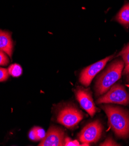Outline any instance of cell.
Masks as SVG:
<instances>
[{
    "instance_id": "cell-8",
    "label": "cell",
    "mask_w": 129,
    "mask_h": 146,
    "mask_svg": "<svg viewBox=\"0 0 129 146\" xmlns=\"http://www.w3.org/2000/svg\"><path fill=\"white\" fill-rule=\"evenodd\" d=\"M75 94L81 108L90 116H93L97 110L91 93L87 90L79 87L75 91Z\"/></svg>"
},
{
    "instance_id": "cell-13",
    "label": "cell",
    "mask_w": 129,
    "mask_h": 146,
    "mask_svg": "<svg viewBox=\"0 0 129 146\" xmlns=\"http://www.w3.org/2000/svg\"><path fill=\"white\" fill-rule=\"evenodd\" d=\"M33 129L37 141L42 140L45 137L46 133L44 129L40 127H34L33 128Z\"/></svg>"
},
{
    "instance_id": "cell-1",
    "label": "cell",
    "mask_w": 129,
    "mask_h": 146,
    "mask_svg": "<svg viewBox=\"0 0 129 146\" xmlns=\"http://www.w3.org/2000/svg\"><path fill=\"white\" fill-rule=\"evenodd\" d=\"M101 108L108 116L110 128L118 137L127 138L129 136V113L119 107L110 105Z\"/></svg>"
},
{
    "instance_id": "cell-2",
    "label": "cell",
    "mask_w": 129,
    "mask_h": 146,
    "mask_svg": "<svg viewBox=\"0 0 129 146\" xmlns=\"http://www.w3.org/2000/svg\"><path fill=\"white\" fill-rule=\"evenodd\" d=\"M124 66L123 61L116 60L102 73L95 83V92L97 96L104 94L121 78Z\"/></svg>"
},
{
    "instance_id": "cell-15",
    "label": "cell",
    "mask_w": 129,
    "mask_h": 146,
    "mask_svg": "<svg viewBox=\"0 0 129 146\" xmlns=\"http://www.w3.org/2000/svg\"><path fill=\"white\" fill-rule=\"evenodd\" d=\"M65 146H77V145H88L87 144L82 143L80 144L79 142L77 140H73L69 137H65Z\"/></svg>"
},
{
    "instance_id": "cell-11",
    "label": "cell",
    "mask_w": 129,
    "mask_h": 146,
    "mask_svg": "<svg viewBox=\"0 0 129 146\" xmlns=\"http://www.w3.org/2000/svg\"><path fill=\"white\" fill-rule=\"evenodd\" d=\"M8 71L9 75L15 78L20 76L23 72L21 66L18 64H13L11 65L8 69Z\"/></svg>"
},
{
    "instance_id": "cell-19",
    "label": "cell",
    "mask_w": 129,
    "mask_h": 146,
    "mask_svg": "<svg viewBox=\"0 0 129 146\" xmlns=\"http://www.w3.org/2000/svg\"><path fill=\"white\" fill-rule=\"evenodd\" d=\"M124 48H126V49H129V44H128L127 46H126Z\"/></svg>"
},
{
    "instance_id": "cell-12",
    "label": "cell",
    "mask_w": 129,
    "mask_h": 146,
    "mask_svg": "<svg viewBox=\"0 0 129 146\" xmlns=\"http://www.w3.org/2000/svg\"><path fill=\"white\" fill-rule=\"evenodd\" d=\"M120 55L122 56L123 62L125 64L123 74L127 75L129 74V49L123 48L120 52Z\"/></svg>"
},
{
    "instance_id": "cell-20",
    "label": "cell",
    "mask_w": 129,
    "mask_h": 146,
    "mask_svg": "<svg viewBox=\"0 0 129 146\" xmlns=\"http://www.w3.org/2000/svg\"><path fill=\"white\" fill-rule=\"evenodd\" d=\"M127 82L129 83V77H128V80H127Z\"/></svg>"
},
{
    "instance_id": "cell-5",
    "label": "cell",
    "mask_w": 129,
    "mask_h": 146,
    "mask_svg": "<svg viewBox=\"0 0 129 146\" xmlns=\"http://www.w3.org/2000/svg\"><path fill=\"white\" fill-rule=\"evenodd\" d=\"M103 126L99 121H94L86 125L79 134L78 137L82 143H96L101 138Z\"/></svg>"
},
{
    "instance_id": "cell-3",
    "label": "cell",
    "mask_w": 129,
    "mask_h": 146,
    "mask_svg": "<svg viewBox=\"0 0 129 146\" xmlns=\"http://www.w3.org/2000/svg\"><path fill=\"white\" fill-rule=\"evenodd\" d=\"M98 104L114 103L126 106L129 104V95L124 87L121 84L113 85L109 90L97 100Z\"/></svg>"
},
{
    "instance_id": "cell-10",
    "label": "cell",
    "mask_w": 129,
    "mask_h": 146,
    "mask_svg": "<svg viewBox=\"0 0 129 146\" xmlns=\"http://www.w3.org/2000/svg\"><path fill=\"white\" fill-rule=\"evenodd\" d=\"M115 21L124 26H129V3L125 4L115 17Z\"/></svg>"
},
{
    "instance_id": "cell-16",
    "label": "cell",
    "mask_w": 129,
    "mask_h": 146,
    "mask_svg": "<svg viewBox=\"0 0 129 146\" xmlns=\"http://www.w3.org/2000/svg\"><path fill=\"white\" fill-rule=\"evenodd\" d=\"M9 77V73L8 69L5 68H0V82L7 80Z\"/></svg>"
},
{
    "instance_id": "cell-6",
    "label": "cell",
    "mask_w": 129,
    "mask_h": 146,
    "mask_svg": "<svg viewBox=\"0 0 129 146\" xmlns=\"http://www.w3.org/2000/svg\"><path fill=\"white\" fill-rule=\"evenodd\" d=\"M113 58V55L109 56L103 60H100L87 67L85 68L81 72L80 82L84 86H89L95 75L101 71L106 65L107 63Z\"/></svg>"
},
{
    "instance_id": "cell-18",
    "label": "cell",
    "mask_w": 129,
    "mask_h": 146,
    "mask_svg": "<svg viewBox=\"0 0 129 146\" xmlns=\"http://www.w3.org/2000/svg\"><path fill=\"white\" fill-rule=\"evenodd\" d=\"M28 137L32 140H34V141H36V135L34 133V132L33 129H32L31 130V131L30 132L29 134H28Z\"/></svg>"
},
{
    "instance_id": "cell-14",
    "label": "cell",
    "mask_w": 129,
    "mask_h": 146,
    "mask_svg": "<svg viewBox=\"0 0 129 146\" xmlns=\"http://www.w3.org/2000/svg\"><path fill=\"white\" fill-rule=\"evenodd\" d=\"M9 62L10 60L7 54L0 50V66H7L9 64Z\"/></svg>"
},
{
    "instance_id": "cell-17",
    "label": "cell",
    "mask_w": 129,
    "mask_h": 146,
    "mask_svg": "<svg viewBox=\"0 0 129 146\" xmlns=\"http://www.w3.org/2000/svg\"><path fill=\"white\" fill-rule=\"evenodd\" d=\"M100 145L102 146H108V145H111V146H114V145H120L119 144L117 143L116 141H114V140L111 138V137H108L107 138L105 141L103 143H102Z\"/></svg>"
},
{
    "instance_id": "cell-4",
    "label": "cell",
    "mask_w": 129,
    "mask_h": 146,
    "mask_svg": "<svg viewBox=\"0 0 129 146\" xmlns=\"http://www.w3.org/2000/svg\"><path fill=\"white\" fill-rule=\"evenodd\" d=\"M84 118L83 114L76 107L68 106L62 108L58 113L57 121L67 128L76 126Z\"/></svg>"
},
{
    "instance_id": "cell-7",
    "label": "cell",
    "mask_w": 129,
    "mask_h": 146,
    "mask_svg": "<svg viewBox=\"0 0 129 146\" xmlns=\"http://www.w3.org/2000/svg\"><path fill=\"white\" fill-rule=\"evenodd\" d=\"M65 133L61 128L51 126L45 137L42 140L40 146H62L65 144Z\"/></svg>"
},
{
    "instance_id": "cell-9",
    "label": "cell",
    "mask_w": 129,
    "mask_h": 146,
    "mask_svg": "<svg viewBox=\"0 0 129 146\" xmlns=\"http://www.w3.org/2000/svg\"><path fill=\"white\" fill-rule=\"evenodd\" d=\"M0 50L7 54L12 58L13 51V41L11 37V33L9 31L0 29Z\"/></svg>"
}]
</instances>
